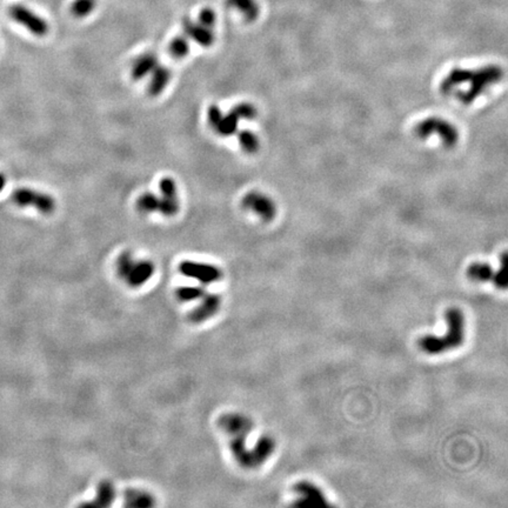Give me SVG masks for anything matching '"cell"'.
<instances>
[{
    "mask_svg": "<svg viewBox=\"0 0 508 508\" xmlns=\"http://www.w3.org/2000/svg\"><path fill=\"white\" fill-rule=\"evenodd\" d=\"M467 276L473 281L486 283L493 280L494 268L487 262H473L467 267Z\"/></svg>",
    "mask_w": 508,
    "mask_h": 508,
    "instance_id": "obj_15",
    "label": "cell"
},
{
    "mask_svg": "<svg viewBox=\"0 0 508 508\" xmlns=\"http://www.w3.org/2000/svg\"><path fill=\"white\" fill-rule=\"evenodd\" d=\"M182 28H184L185 35L189 39L201 45L202 47H210L214 43V34L210 27L201 25L200 23H196L190 18L182 20Z\"/></svg>",
    "mask_w": 508,
    "mask_h": 508,
    "instance_id": "obj_11",
    "label": "cell"
},
{
    "mask_svg": "<svg viewBox=\"0 0 508 508\" xmlns=\"http://www.w3.org/2000/svg\"><path fill=\"white\" fill-rule=\"evenodd\" d=\"M414 131L420 139H427L430 136L439 137L446 147H453L459 140L457 127L448 120L438 117H429L420 121Z\"/></svg>",
    "mask_w": 508,
    "mask_h": 508,
    "instance_id": "obj_3",
    "label": "cell"
},
{
    "mask_svg": "<svg viewBox=\"0 0 508 508\" xmlns=\"http://www.w3.org/2000/svg\"><path fill=\"white\" fill-rule=\"evenodd\" d=\"M493 283L494 285L501 288V290H505L508 284V276H507V253L502 254L501 257V267L500 270L494 271L493 275Z\"/></svg>",
    "mask_w": 508,
    "mask_h": 508,
    "instance_id": "obj_21",
    "label": "cell"
},
{
    "mask_svg": "<svg viewBox=\"0 0 508 508\" xmlns=\"http://www.w3.org/2000/svg\"><path fill=\"white\" fill-rule=\"evenodd\" d=\"M447 332L445 335H424L419 340L421 351L437 355L460 347L465 343V315L459 308L450 307L446 312Z\"/></svg>",
    "mask_w": 508,
    "mask_h": 508,
    "instance_id": "obj_2",
    "label": "cell"
},
{
    "mask_svg": "<svg viewBox=\"0 0 508 508\" xmlns=\"http://www.w3.org/2000/svg\"><path fill=\"white\" fill-rule=\"evenodd\" d=\"M179 270L184 275L190 278L197 279L202 284H211L217 281L221 278V271L217 266L210 264L196 262V261H182L179 266Z\"/></svg>",
    "mask_w": 508,
    "mask_h": 508,
    "instance_id": "obj_9",
    "label": "cell"
},
{
    "mask_svg": "<svg viewBox=\"0 0 508 508\" xmlns=\"http://www.w3.org/2000/svg\"><path fill=\"white\" fill-rule=\"evenodd\" d=\"M215 13L212 9H204L199 14V23L206 27L212 28L215 24Z\"/></svg>",
    "mask_w": 508,
    "mask_h": 508,
    "instance_id": "obj_23",
    "label": "cell"
},
{
    "mask_svg": "<svg viewBox=\"0 0 508 508\" xmlns=\"http://www.w3.org/2000/svg\"><path fill=\"white\" fill-rule=\"evenodd\" d=\"M159 63L158 58L154 53H145L143 55L138 57L134 60L131 68V77L133 80H140L151 74L154 68H156Z\"/></svg>",
    "mask_w": 508,
    "mask_h": 508,
    "instance_id": "obj_12",
    "label": "cell"
},
{
    "mask_svg": "<svg viewBox=\"0 0 508 508\" xmlns=\"http://www.w3.org/2000/svg\"><path fill=\"white\" fill-rule=\"evenodd\" d=\"M227 6L240 12L247 22H253L259 15V5L255 0H226Z\"/></svg>",
    "mask_w": 508,
    "mask_h": 508,
    "instance_id": "obj_14",
    "label": "cell"
},
{
    "mask_svg": "<svg viewBox=\"0 0 508 508\" xmlns=\"http://www.w3.org/2000/svg\"><path fill=\"white\" fill-rule=\"evenodd\" d=\"M232 109L240 119H253L257 116V109L250 103H240Z\"/></svg>",
    "mask_w": 508,
    "mask_h": 508,
    "instance_id": "obj_22",
    "label": "cell"
},
{
    "mask_svg": "<svg viewBox=\"0 0 508 508\" xmlns=\"http://www.w3.org/2000/svg\"><path fill=\"white\" fill-rule=\"evenodd\" d=\"M222 115H223L222 111L217 106V105L210 106L209 111H207V119H209V124L213 129L215 128V126L218 125L219 121H220Z\"/></svg>",
    "mask_w": 508,
    "mask_h": 508,
    "instance_id": "obj_24",
    "label": "cell"
},
{
    "mask_svg": "<svg viewBox=\"0 0 508 508\" xmlns=\"http://www.w3.org/2000/svg\"><path fill=\"white\" fill-rule=\"evenodd\" d=\"M12 201L19 207H32L43 214H50L55 210V201L50 194L27 187L17 189L12 194Z\"/></svg>",
    "mask_w": 508,
    "mask_h": 508,
    "instance_id": "obj_5",
    "label": "cell"
},
{
    "mask_svg": "<svg viewBox=\"0 0 508 508\" xmlns=\"http://www.w3.org/2000/svg\"><path fill=\"white\" fill-rule=\"evenodd\" d=\"M239 120H240V118L237 116V113H235L233 109H231L226 116L222 115L220 121H219L218 125L215 126L213 131L215 133H218L219 136L222 137L233 136L238 129Z\"/></svg>",
    "mask_w": 508,
    "mask_h": 508,
    "instance_id": "obj_16",
    "label": "cell"
},
{
    "mask_svg": "<svg viewBox=\"0 0 508 508\" xmlns=\"http://www.w3.org/2000/svg\"><path fill=\"white\" fill-rule=\"evenodd\" d=\"M137 209L139 212L144 214L159 212L160 209V197L157 194L146 192L138 198Z\"/></svg>",
    "mask_w": 508,
    "mask_h": 508,
    "instance_id": "obj_17",
    "label": "cell"
},
{
    "mask_svg": "<svg viewBox=\"0 0 508 508\" xmlns=\"http://www.w3.org/2000/svg\"><path fill=\"white\" fill-rule=\"evenodd\" d=\"M5 185H6V178L4 176V173L0 172V192H2L4 187H5Z\"/></svg>",
    "mask_w": 508,
    "mask_h": 508,
    "instance_id": "obj_25",
    "label": "cell"
},
{
    "mask_svg": "<svg viewBox=\"0 0 508 508\" xmlns=\"http://www.w3.org/2000/svg\"><path fill=\"white\" fill-rule=\"evenodd\" d=\"M241 205L245 210L257 214L264 221L273 220L276 214L275 202L266 194L257 192V191H252L245 194L241 200Z\"/></svg>",
    "mask_w": 508,
    "mask_h": 508,
    "instance_id": "obj_6",
    "label": "cell"
},
{
    "mask_svg": "<svg viewBox=\"0 0 508 508\" xmlns=\"http://www.w3.org/2000/svg\"><path fill=\"white\" fill-rule=\"evenodd\" d=\"M160 209L159 213L165 217H173L179 211L177 185L172 178H162L159 182Z\"/></svg>",
    "mask_w": 508,
    "mask_h": 508,
    "instance_id": "obj_10",
    "label": "cell"
},
{
    "mask_svg": "<svg viewBox=\"0 0 508 508\" xmlns=\"http://www.w3.org/2000/svg\"><path fill=\"white\" fill-rule=\"evenodd\" d=\"M10 15L14 22L23 25L32 34L43 36L48 32L47 23L42 17L36 15L34 12L22 5L12 6L10 9Z\"/></svg>",
    "mask_w": 508,
    "mask_h": 508,
    "instance_id": "obj_7",
    "label": "cell"
},
{
    "mask_svg": "<svg viewBox=\"0 0 508 508\" xmlns=\"http://www.w3.org/2000/svg\"><path fill=\"white\" fill-rule=\"evenodd\" d=\"M118 273L132 286H139L144 284L146 280L151 278L154 266L151 261L147 260H134L133 255L128 252H124L118 259Z\"/></svg>",
    "mask_w": 508,
    "mask_h": 508,
    "instance_id": "obj_4",
    "label": "cell"
},
{
    "mask_svg": "<svg viewBox=\"0 0 508 508\" xmlns=\"http://www.w3.org/2000/svg\"><path fill=\"white\" fill-rule=\"evenodd\" d=\"M294 493L298 495V500L293 503L294 506L320 507L328 506V501L318 486L308 481H300L293 487Z\"/></svg>",
    "mask_w": 508,
    "mask_h": 508,
    "instance_id": "obj_8",
    "label": "cell"
},
{
    "mask_svg": "<svg viewBox=\"0 0 508 508\" xmlns=\"http://www.w3.org/2000/svg\"><path fill=\"white\" fill-rule=\"evenodd\" d=\"M96 7V0H74L71 6L72 14L77 18L88 15Z\"/></svg>",
    "mask_w": 508,
    "mask_h": 508,
    "instance_id": "obj_20",
    "label": "cell"
},
{
    "mask_svg": "<svg viewBox=\"0 0 508 508\" xmlns=\"http://www.w3.org/2000/svg\"><path fill=\"white\" fill-rule=\"evenodd\" d=\"M151 74V80H149L147 88L148 95L158 97L168 85L171 80V71L166 66L158 65Z\"/></svg>",
    "mask_w": 508,
    "mask_h": 508,
    "instance_id": "obj_13",
    "label": "cell"
},
{
    "mask_svg": "<svg viewBox=\"0 0 508 508\" xmlns=\"http://www.w3.org/2000/svg\"><path fill=\"white\" fill-rule=\"evenodd\" d=\"M170 52L174 58H185L190 52L189 38H186V36H177V38H174L170 44Z\"/></svg>",
    "mask_w": 508,
    "mask_h": 508,
    "instance_id": "obj_19",
    "label": "cell"
},
{
    "mask_svg": "<svg viewBox=\"0 0 508 508\" xmlns=\"http://www.w3.org/2000/svg\"><path fill=\"white\" fill-rule=\"evenodd\" d=\"M502 77L503 70L497 65H488L478 70L455 67L441 81L440 89L444 95H453L462 104L469 105Z\"/></svg>",
    "mask_w": 508,
    "mask_h": 508,
    "instance_id": "obj_1",
    "label": "cell"
},
{
    "mask_svg": "<svg viewBox=\"0 0 508 508\" xmlns=\"http://www.w3.org/2000/svg\"><path fill=\"white\" fill-rule=\"evenodd\" d=\"M238 140L241 148L246 153L253 154L258 152L260 147V141L258 136L254 132L250 131V129H241L238 133Z\"/></svg>",
    "mask_w": 508,
    "mask_h": 508,
    "instance_id": "obj_18",
    "label": "cell"
}]
</instances>
